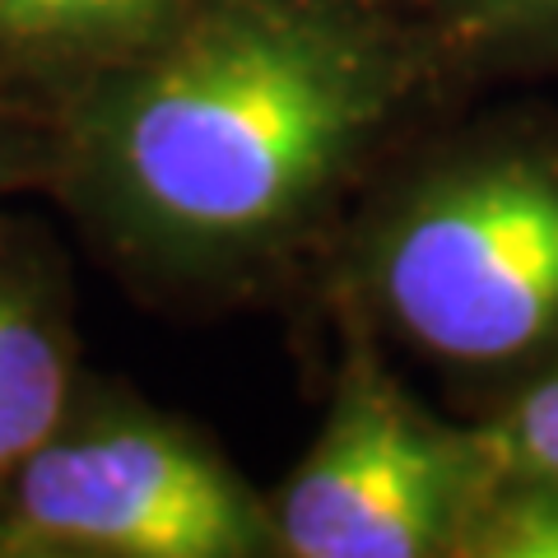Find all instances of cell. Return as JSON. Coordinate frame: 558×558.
Returning a JSON list of instances; mask_svg holds the SVG:
<instances>
[{"instance_id":"6da1fadb","label":"cell","mask_w":558,"mask_h":558,"mask_svg":"<svg viewBox=\"0 0 558 558\" xmlns=\"http://www.w3.org/2000/svg\"><path fill=\"white\" fill-rule=\"evenodd\" d=\"M424 28L368 0H191L65 84L47 182L154 284H229L326 219L424 84Z\"/></svg>"},{"instance_id":"7a4b0ae2","label":"cell","mask_w":558,"mask_h":558,"mask_svg":"<svg viewBox=\"0 0 558 558\" xmlns=\"http://www.w3.org/2000/svg\"><path fill=\"white\" fill-rule=\"evenodd\" d=\"M381 322L461 368L521 363L558 340V159L498 149L396 191L359 247Z\"/></svg>"},{"instance_id":"3957f363","label":"cell","mask_w":558,"mask_h":558,"mask_svg":"<svg viewBox=\"0 0 558 558\" xmlns=\"http://www.w3.org/2000/svg\"><path fill=\"white\" fill-rule=\"evenodd\" d=\"M270 498L229 457L121 396H75L0 488V558H275Z\"/></svg>"},{"instance_id":"277c9868","label":"cell","mask_w":558,"mask_h":558,"mask_svg":"<svg viewBox=\"0 0 558 558\" xmlns=\"http://www.w3.org/2000/svg\"><path fill=\"white\" fill-rule=\"evenodd\" d=\"M494 480L480 428H457L349 340L312 447L270 498L284 558H451Z\"/></svg>"},{"instance_id":"5b68a950","label":"cell","mask_w":558,"mask_h":558,"mask_svg":"<svg viewBox=\"0 0 558 558\" xmlns=\"http://www.w3.org/2000/svg\"><path fill=\"white\" fill-rule=\"evenodd\" d=\"M80 396L75 330L51 275L0 317V488L61 428Z\"/></svg>"},{"instance_id":"8992f818","label":"cell","mask_w":558,"mask_h":558,"mask_svg":"<svg viewBox=\"0 0 558 558\" xmlns=\"http://www.w3.org/2000/svg\"><path fill=\"white\" fill-rule=\"evenodd\" d=\"M191 0H0V70L75 84L131 57Z\"/></svg>"},{"instance_id":"52a82bcc","label":"cell","mask_w":558,"mask_h":558,"mask_svg":"<svg viewBox=\"0 0 558 558\" xmlns=\"http://www.w3.org/2000/svg\"><path fill=\"white\" fill-rule=\"evenodd\" d=\"M433 61L470 70H558V0H424Z\"/></svg>"},{"instance_id":"ba28073f","label":"cell","mask_w":558,"mask_h":558,"mask_svg":"<svg viewBox=\"0 0 558 558\" xmlns=\"http://www.w3.org/2000/svg\"><path fill=\"white\" fill-rule=\"evenodd\" d=\"M451 558H558V480L494 475Z\"/></svg>"},{"instance_id":"9c48e42d","label":"cell","mask_w":558,"mask_h":558,"mask_svg":"<svg viewBox=\"0 0 558 558\" xmlns=\"http://www.w3.org/2000/svg\"><path fill=\"white\" fill-rule=\"evenodd\" d=\"M480 442L494 475L558 480V359L498 418L480 424Z\"/></svg>"},{"instance_id":"30bf717a","label":"cell","mask_w":558,"mask_h":558,"mask_svg":"<svg viewBox=\"0 0 558 558\" xmlns=\"http://www.w3.org/2000/svg\"><path fill=\"white\" fill-rule=\"evenodd\" d=\"M47 163H51V140L0 117V196H10V191L28 182H47Z\"/></svg>"},{"instance_id":"8fae6325","label":"cell","mask_w":558,"mask_h":558,"mask_svg":"<svg viewBox=\"0 0 558 558\" xmlns=\"http://www.w3.org/2000/svg\"><path fill=\"white\" fill-rule=\"evenodd\" d=\"M43 279H47V270L33 260V252L0 242V317H5L10 307H20Z\"/></svg>"},{"instance_id":"7c38bea8","label":"cell","mask_w":558,"mask_h":558,"mask_svg":"<svg viewBox=\"0 0 558 558\" xmlns=\"http://www.w3.org/2000/svg\"><path fill=\"white\" fill-rule=\"evenodd\" d=\"M368 5H381V10H396L400 0H368Z\"/></svg>"}]
</instances>
